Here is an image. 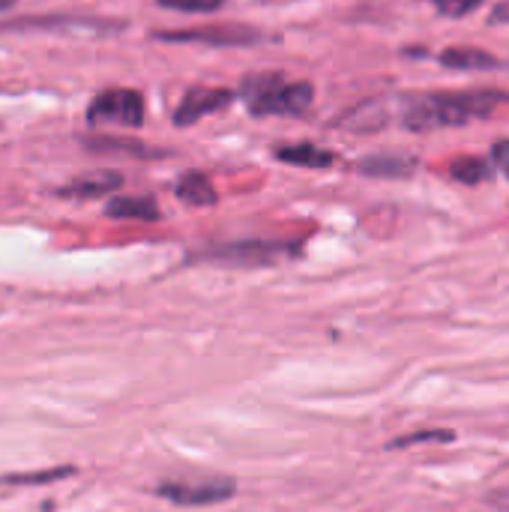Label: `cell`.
Masks as SVG:
<instances>
[{
  "instance_id": "cell-14",
  "label": "cell",
  "mask_w": 509,
  "mask_h": 512,
  "mask_svg": "<svg viewBox=\"0 0 509 512\" xmlns=\"http://www.w3.org/2000/svg\"><path fill=\"white\" fill-rule=\"evenodd\" d=\"M450 174H453L459 183L477 186V183H483V180L492 177V165H486L483 159H468V156H462V159H456V162L450 165Z\"/></svg>"
},
{
  "instance_id": "cell-2",
  "label": "cell",
  "mask_w": 509,
  "mask_h": 512,
  "mask_svg": "<svg viewBox=\"0 0 509 512\" xmlns=\"http://www.w3.org/2000/svg\"><path fill=\"white\" fill-rule=\"evenodd\" d=\"M249 111L252 114H303L315 90L306 81H282L279 75H261L246 87Z\"/></svg>"
},
{
  "instance_id": "cell-5",
  "label": "cell",
  "mask_w": 509,
  "mask_h": 512,
  "mask_svg": "<svg viewBox=\"0 0 509 512\" xmlns=\"http://www.w3.org/2000/svg\"><path fill=\"white\" fill-rule=\"evenodd\" d=\"M231 102V90H219V87H198V90H189L183 96V102L177 105L174 111V123L177 126H189L195 120H201L204 114L210 111H219Z\"/></svg>"
},
{
  "instance_id": "cell-17",
  "label": "cell",
  "mask_w": 509,
  "mask_h": 512,
  "mask_svg": "<svg viewBox=\"0 0 509 512\" xmlns=\"http://www.w3.org/2000/svg\"><path fill=\"white\" fill-rule=\"evenodd\" d=\"M426 441H453V432H423V435H411V438H399L393 447H411V444H426Z\"/></svg>"
},
{
  "instance_id": "cell-8",
  "label": "cell",
  "mask_w": 509,
  "mask_h": 512,
  "mask_svg": "<svg viewBox=\"0 0 509 512\" xmlns=\"http://www.w3.org/2000/svg\"><path fill=\"white\" fill-rule=\"evenodd\" d=\"M438 60H441L447 69H459V72H468V69H495V66H498V57H492V54L483 51V48H468V45L447 48Z\"/></svg>"
},
{
  "instance_id": "cell-11",
  "label": "cell",
  "mask_w": 509,
  "mask_h": 512,
  "mask_svg": "<svg viewBox=\"0 0 509 512\" xmlns=\"http://www.w3.org/2000/svg\"><path fill=\"white\" fill-rule=\"evenodd\" d=\"M276 156L282 162H291V165H300V168H327L333 165V153L330 150H321L315 144H294V147H279Z\"/></svg>"
},
{
  "instance_id": "cell-9",
  "label": "cell",
  "mask_w": 509,
  "mask_h": 512,
  "mask_svg": "<svg viewBox=\"0 0 509 512\" xmlns=\"http://www.w3.org/2000/svg\"><path fill=\"white\" fill-rule=\"evenodd\" d=\"M123 183V177L117 171H96V174H87V177H78L75 183H69L63 189V195H75V198H96V195H105L111 189H117Z\"/></svg>"
},
{
  "instance_id": "cell-12",
  "label": "cell",
  "mask_w": 509,
  "mask_h": 512,
  "mask_svg": "<svg viewBox=\"0 0 509 512\" xmlns=\"http://www.w3.org/2000/svg\"><path fill=\"white\" fill-rule=\"evenodd\" d=\"M105 213L114 219H159V207L153 198H114L108 201Z\"/></svg>"
},
{
  "instance_id": "cell-4",
  "label": "cell",
  "mask_w": 509,
  "mask_h": 512,
  "mask_svg": "<svg viewBox=\"0 0 509 512\" xmlns=\"http://www.w3.org/2000/svg\"><path fill=\"white\" fill-rule=\"evenodd\" d=\"M90 123H120L141 126L144 123V99L135 90H105L87 108Z\"/></svg>"
},
{
  "instance_id": "cell-19",
  "label": "cell",
  "mask_w": 509,
  "mask_h": 512,
  "mask_svg": "<svg viewBox=\"0 0 509 512\" xmlns=\"http://www.w3.org/2000/svg\"><path fill=\"white\" fill-rule=\"evenodd\" d=\"M72 471L63 468V471H51V474H39V477H9V483H39V480H57V477H69Z\"/></svg>"
},
{
  "instance_id": "cell-13",
  "label": "cell",
  "mask_w": 509,
  "mask_h": 512,
  "mask_svg": "<svg viewBox=\"0 0 509 512\" xmlns=\"http://www.w3.org/2000/svg\"><path fill=\"white\" fill-rule=\"evenodd\" d=\"M360 171L372 174V177H408L414 171V159H405V156H372V159L360 162Z\"/></svg>"
},
{
  "instance_id": "cell-20",
  "label": "cell",
  "mask_w": 509,
  "mask_h": 512,
  "mask_svg": "<svg viewBox=\"0 0 509 512\" xmlns=\"http://www.w3.org/2000/svg\"><path fill=\"white\" fill-rule=\"evenodd\" d=\"M12 3H15V0H0V9H9Z\"/></svg>"
},
{
  "instance_id": "cell-18",
  "label": "cell",
  "mask_w": 509,
  "mask_h": 512,
  "mask_svg": "<svg viewBox=\"0 0 509 512\" xmlns=\"http://www.w3.org/2000/svg\"><path fill=\"white\" fill-rule=\"evenodd\" d=\"M492 162L504 171L509 177V141H495V147H492Z\"/></svg>"
},
{
  "instance_id": "cell-1",
  "label": "cell",
  "mask_w": 509,
  "mask_h": 512,
  "mask_svg": "<svg viewBox=\"0 0 509 512\" xmlns=\"http://www.w3.org/2000/svg\"><path fill=\"white\" fill-rule=\"evenodd\" d=\"M501 105H509L504 90H459V93H423L405 102L402 123L414 132L465 126L471 120H486Z\"/></svg>"
},
{
  "instance_id": "cell-10",
  "label": "cell",
  "mask_w": 509,
  "mask_h": 512,
  "mask_svg": "<svg viewBox=\"0 0 509 512\" xmlns=\"http://www.w3.org/2000/svg\"><path fill=\"white\" fill-rule=\"evenodd\" d=\"M177 198L189 207H210L216 204V189L204 174H183L177 183Z\"/></svg>"
},
{
  "instance_id": "cell-15",
  "label": "cell",
  "mask_w": 509,
  "mask_h": 512,
  "mask_svg": "<svg viewBox=\"0 0 509 512\" xmlns=\"http://www.w3.org/2000/svg\"><path fill=\"white\" fill-rule=\"evenodd\" d=\"M165 9H180V12H213L222 6V0H159Z\"/></svg>"
},
{
  "instance_id": "cell-7",
  "label": "cell",
  "mask_w": 509,
  "mask_h": 512,
  "mask_svg": "<svg viewBox=\"0 0 509 512\" xmlns=\"http://www.w3.org/2000/svg\"><path fill=\"white\" fill-rule=\"evenodd\" d=\"M279 252H288V246L285 243H234V246H222L210 252V258L228 261V264H267Z\"/></svg>"
},
{
  "instance_id": "cell-16",
  "label": "cell",
  "mask_w": 509,
  "mask_h": 512,
  "mask_svg": "<svg viewBox=\"0 0 509 512\" xmlns=\"http://www.w3.org/2000/svg\"><path fill=\"white\" fill-rule=\"evenodd\" d=\"M438 6V12L450 15V18H462V15H471L483 0H432Z\"/></svg>"
},
{
  "instance_id": "cell-6",
  "label": "cell",
  "mask_w": 509,
  "mask_h": 512,
  "mask_svg": "<svg viewBox=\"0 0 509 512\" xmlns=\"http://www.w3.org/2000/svg\"><path fill=\"white\" fill-rule=\"evenodd\" d=\"M159 36L174 39V42H210V45H249V42H258V33L246 30V27H207V30L159 33Z\"/></svg>"
},
{
  "instance_id": "cell-3",
  "label": "cell",
  "mask_w": 509,
  "mask_h": 512,
  "mask_svg": "<svg viewBox=\"0 0 509 512\" xmlns=\"http://www.w3.org/2000/svg\"><path fill=\"white\" fill-rule=\"evenodd\" d=\"M156 495L177 507H207V504L231 501L237 489L225 477H195V480H168L156 489Z\"/></svg>"
}]
</instances>
